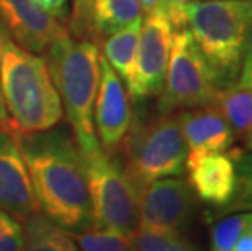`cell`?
<instances>
[{
  "label": "cell",
  "instance_id": "cell-13",
  "mask_svg": "<svg viewBox=\"0 0 252 251\" xmlns=\"http://www.w3.org/2000/svg\"><path fill=\"white\" fill-rule=\"evenodd\" d=\"M189 184L200 201L210 206H229L234 199L238 178L229 153L215 152L186 160Z\"/></svg>",
  "mask_w": 252,
  "mask_h": 251
},
{
  "label": "cell",
  "instance_id": "cell-23",
  "mask_svg": "<svg viewBox=\"0 0 252 251\" xmlns=\"http://www.w3.org/2000/svg\"><path fill=\"white\" fill-rule=\"evenodd\" d=\"M94 0H73V12L70 20V31L77 39L91 35V12Z\"/></svg>",
  "mask_w": 252,
  "mask_h": 251
},
{
  "label": "cell",
  "instance_id": "cell-10",
  "mask_svg": "<svg viewBox=\"0 0 252 251\" xmlns=\"http://www.w3.org/2000/svg\"><path fill=\"white\" fill-rule=\"evenodd\" d=\"M93 109V124L99 145L109 153L116 152L130 131L132 111L124 82L104 57H99V83Z\"/></svg>",
  "mask_w": 252,
  "mask_h": 251
},
{
  "label": "cell",
  "instance_id": "cell-21",
  "mask_svg": "<svg viewBox=\"0 0 252 251\" xmlns=\"http://www.w3.org/2000/svg\"><path fill=\"white\" fill-rule=\"evenodd\" d=\"M252 225V212L233 214L212 227V251H234L236 243Z\"/></svg>",
  "mask_w": 252,
  "mask_h": 251
},
{
  "label": "cell",
  "instance_id": "cell-32",
  "mask_svg": "<svg viewBox=\"0 0 252 251\" xmlns=\"http://www.w3.org/2000/svg\"><path fill=\"white\" fill-rule=\"evenodd\" d=\"M192 251H197V250H195V248H194V250H192Z\"/></svg>",
  "mask_w": 252,
  "mask_h": 251
},
{
  "label": "cell",
  "instance_id": "cell-22",
  "mask_svg": "<svg viewBox=\"0 0 252 251\" xmlns=\"http://www.w3.org/2000/svg\"><path fill=\"white\" fill-rule=\"evenodd\" d=\"M231 158L236 167V194L229 204V211H252V153L239 148L231 150Z\"/></svg>",
  "mask_w": 252,
  "mask_h": 251
},
{
  "label": "cell",
  "instance_id": "cell-27",
  "mask_svg": "<svg viewBox=\"0 0 252 251\" xmlns=\"http://www.w3.org/2000/svg\"><path fill=\"white\" fill-rule=\"evenodd\" d=\"M15 223H18V220L15 217H12L10 214H7L5 211L0 209V237L8 230V228H12Z\"/></svg>",
  "mask_w": 252,
  "mask_h": 251
},
{
  "label": "cell",
  "instance_id": "cell-16",
  "mask_svg": "<svg viewBox=\"0 0 252 251\" xmlns=\"http://www.w3.org/2000/svg\"><path fill=\"white\" fill-rule=\"evenodd\" d=\"M23 251H80L72 235L41 212L23 222Z\"/></svg>",
  "mask_w": 252,
  "mask_h": 251
},
{
  "label": "cell",
  "instance_id": "cell-3",
  "mask_svg": "<svg viewBox=\"0 0 252 251\" xmlns=\"http://www.w3.org/2000/svg\"><path fill=\"white\" fill-rule=\"evenodd\" d=\"M47 67L59 97L65 108L67 121L73 131L82 155L99 152L94 132L93 108L99 83V52L94 42L72 39L70 36L54 42L47 49Z\"/></svg>",
  "mask_w": 252,
  "mask_h": 251
},
{
  "label": "cell",
  "instance_id": "cell-9",
  "mask_svg": "<svg viewBox=\"0 0 252 251\" xmlns=\"http://www.w3.org/2000/svg\"><path fill=\"white\" fill-rule=\"evenodd\" d=\"M195 209V193L181 178H161L138 191L140 225L153 230L179 232Z\"/></svg>",
  "mask_w": 252,
  "mask_h": 251
},
{
  "label": "cell",
  "instance_id": "cell-31",
  "mask_svg": "<svg viewBox=\"0 0 252 251\" xmlns=\"http://www.w3.org/2000/svg\"><path fill=\"white\" fill-rule=\"evenodd\" d=\"M128 251H135V250H133V247H132V248H130V250H128Z\"/></svg>",
  "mask_w": 252,
  "mask_h": 251
},
{
  "label": "cell",
  "instance_id": "cell-12",
  "mask_svg": "<svg viewBox=\"0 0 252 251\" xmlns=\"http://www.w3.org/2000/svg\"><path fill=\"white\" fill-rule=\"evenodd\" d=\"M0 209L21 223L39 212L17 137L5 127H0Z\"/></svg>",
  "mask_w": 252,
  "mask_h": 251
},
{
  "label": "cell",
  "instance_id": "cell-7",
  "mask_svg": "<svg viewBox=\"0 0 252 251\" xmlns=\"http://www.w3.org/2000/svg\"><path fill=\"white\" fill-rule=\"evenodd\" d=\"M220 90L215 73L190 31L187 28L174 31L168 71L158 100L159 113L174 114L176 111L215 105Z\"/></svg>",
  "mask_w": 252,
  "mask_h": 251
},
{
  "label": "cell",
  "instance_id": "cell-1",
  "mask_svg": "<svg viewBox=\"0 0 252 251\" xmlns=\"http://www.w3.org/2000/svg\"><path fill=\"white\" fill-rule=\"evenodd\" d=\"M15 137L28 167L39 212L68 232L90 227L87 165L75 139L54 127Z\"/></svg>",
  "mask_w": 252,
  "mask_h": 251
},
{
  "label": "cell",
  "instance_id": "cell-19",
  "mask_svg": "<svg viewBox=\"0 0 252 251\" xmlns=\"http://www.w3.org/2000/svg\"><path fill=\"white\" fill-rule=\"evenodd\" d=\"M80 251H128L132 248V235H126L109 228L87 227L70 232Z\"/></svg>",
  "mask_w": 252,
  "mask_h": 251
},
{
  "label": "cell",
  "instance_id": "cell-29",
  "mask_svg": "<svg viewBox=\"0 0 252 251\" xmlns=\"http://www.w3.org/2000/svg\"><path fill=\"white\" fill-rule=\"evenodd\" d=\"M161 2H169V3H187L189 0H161Z\"/></svg>",
  "mask_w": 252,
  "mask_h": 251
},
{
  "label": "cell",
  "instance_id": "cell-8",
  "mask_svg": "<svg viewBox=\"0 0 252 251\" xmlns=\"http://www.w3.org/2000/svg\"><path fill=\"white\" fill-rule=\"evenodd\" d=\"M174 28L161 10L148 13L142 21L133 75L128 92L133 98H152L161 93L168 71Z\"/></svg>",
  "mask_w": 252,
  "mask_h": 251
},
{
  "label": "cell",
  "instance_id": "cell-5",
  "mask_svg": "<svg viewBox=\"0 0 252 251\" xmlns=\"http://www.w3.org/2000/svg\"><path fill=\"white\" fill-rule=\"evenodd\" d=\"M124 170L140 191L157 179L179 176L186 170L187 143L178 114H161L148 124L128 131L122 145Z\"/></svg>",
  "mask_w": 252,
  "mask_h": 251
},
{
  "label": "cell",
  "instance_id": "cell-30",
  "mask_svg": "<svg viewBox=\"0 0 252 251\" xmlns=\"http://www.w3.org/2000/svg\"><path fill=\"white\" fill-rule=\"evenodd\" d=\"M244 142H246V145H248L249 150H252V137H249L248 141H244Z\"/></svg>",
  "mask_w": 252,
  "mask_h": 251
},
{
  "label": "cell",
  "instance_id": "cell-20",
  "mask_svg": "<svg viewBox=\"0 0 252 251\" xmlns=\"http://www.w3.org/2000/svg\"><path fill=\"white\" fill-rule=\"evenodd\" d=\"M132 247L135 251H192L194 247L179 232L153 230L138 225L132 233Z\"/></svg>",
  "mask_w": 252,
  "mask_h": 251
},
{
  "label": "cell",
  "instance_id": "cell-4",
  "mask_svg": "<svg viewBox=\"0 0 252 251\" xmlns=\"http://www.w3.org/2000/svg\"><path fill=\"white\" fill-rule=\"evenodd\" d=\"M186 18L197 47L217 77L228 88L239 77L252 21V0L187 2Z\"/></svg>",
  "mask_w": 252,
  "mask_h": 251
},
{
  "label": "cell",
  "instance_id": "cell-15",
  "mask_svg": "<svg viewBox=\"0 0 252 251\" xmlns=\"http://www.w3.org/2000/svg\"><path fill=\"white\" fill-rule=\"evenodd\" d=\"M143 18H137L116 33L109 35L106 38L103 49L104 59L109 62V66L117 72V75L127 87L130 83L133 75V67H135L137 47H138V35H140Z\"/></svg>",
  "mask_w": 252,
  "mask_h": 251
},
{
  "label": "cell",
  "instance_id": "cell-25",
  "mask_svg": "<svg viewBox=\"0 0 252 251\" xmlns=\"http://www.w3.org/2000/svg\"><path fill=\"white\" fill-rule=\"evenodd\" d=\"M34 2L57 20L65 18L68 15V0H34Z\"/></svg>",
  "mask_w": 252,
  "mask_h": 251
},
{
  "label": "cell",
  "instance_id": "cell-2",
  "mask_svg": "<svg viewBox=\"0 0 252 251\" xmlns=\"http://www.w3.org/2000/svg\"><path fill=\"white\" fill-rule=\"evenodd\" d=\"M0 92L15 136L49 131L62 119V101L47 61L7 39L0 57Z\"/></svg>",
  "mask_w": 252,
  "mask_h": 251
},
{
  "label": "cell",
  "instance_id": "cell-18",
  "mask_svg": "<svg viewBox=\"0 0 252 251\" xmlns=\"http://www.w3.org/2000/svg\"><path fill=\"white\" fill-rule=\"evenodd\" d=\"M215 106L231 126L234 136L238 134L244 141L252 137V90L239 85L220 90Z\"/></svg>",
  "mask_w": 252,
  "mask_h": 251
},
{
  "label": "cell",
  "instance_id": "cell-26",
  "mask_svg": "<svg viewBox=\"0 0 252 251\" xmlns=\"http://www.w3.org/2000/svg\"><path fill=\"white\" fill-rule=\"evenodd\" d=\"M7 39H8V33H7V30H5V26L0 23V57H2V49ZM7 126H8V116H7V109H5V105H3L2 92H0V127H7Z\"/></svg>",
  "mask_w": 252,
  "mask_h": 251
},
{
  "label": "cell",
  "instance_id": "cell-14",
  "mask_svg": "<svg viewBox=\"0 0 252 251\" xmlns=\"http://www.w3.org/2000/svg\"><path fill=\"white\" fill-rule=\"evenodd\" d=\"M178 119L189 150L187 158L226 152L233 145L234 132L215 105L184 109L178 114Z\"/></svg>",
  "mask_w": 252,
  "mask_h": 251
},
{
  "label": "cell",
  "instance_id": "cell-24",
  "mask_svg": "<svg viewBox=\"0 0 252 251\" xmlns=\"http://www.w3.org/2000/svg\"><path fill=\"white\" fill-rule=\"evenodd\" d=\"M239 87L252 90V21L249 25L248 38H246V47L243 56V66H241V72L238 77Z\"/></svg>",
  "mask_w": 252,
  "mask_h": 251
},
{
  "label": "cell",
  "instance_id": "cell-11",
  "mask_svg": "<svg viewBox=\"0 0 252 251\" xmlns=\"http://www.w3.org/2000/svg\"><path fill=\"white\" fill-rule=\"evenodd\" d=\"M0 23L23 49L37 54L68 33L57 18L39 7L34 0H0Z\"/></svg>",
  "mask_w": 252,
  "mask_h": 251
},
{
  "label": "cell",
  "instance_id": "cell-28",
  "mask_svg": "<svg viewBox=\"0 0 252 251\" xmlns=\"http://www.w3.org/2000/svg\"><path fill=\"white\" fill-rule=\"evenodd\" d=\"M142 3V8L145 10L147 13H152L155 10L159 8V5H161V0H140Z\"/></svg>",
  "mask_w": 252,
  "mask_h": 251
},
{
  "label": "cell",
  "instance_id": "cell-6",
  "mask_svg": "<svg viewBox=\"0 0 252 251\" xmlns=\"http://www.w3.org/2000/svg\"><path fill=\"white\" fill-rule=\"evenodd\" d=\"M87 165L91 225L132 235L140 225L138 189L124 167L112 153L99 152L83 155Z\"/></svg>",
  "mask_w": 252,
  "mask_h": 251
},
{
  "label": "cell",
  "instance_id": "cell-17",
  "mask_svg": "<svg viewBox=\"0 0 252 251\" xmlns=\"http://www.w3.org/2000/svg\"><path fill=\"white\" fill-rule=\"evenodd\" d=\"M140 17V0H94L91 12V36L108 38Z\"/></svg>",
  "mask_w": 252,
  "mask_h": 251
}]
</instances>
